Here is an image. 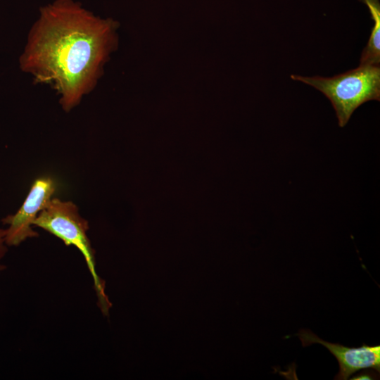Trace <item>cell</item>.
Instances as JSON below:
<instances>
[{
  "mask_svg": "<svg viewBox=\"0 0 380 380\" xmlns=\"http://www.w3.org/2000/svg\"><path fill=\"white\" fill-rule=\"evenodd\" d=\"M119 23L73 0L41 8L19 58L20 70L49 84L69 112L96 87L118 46Z\"/></svg>",
  "mask_w": 380,
  "mask_h": 380,
  "instance_id": "obj_1",
  "label": "cell"
},
{
  "mask_svg": "<svg viewBox=\"0 0 380 380\" xmlns=\"http://www.w3.org/2000/svg\"><path fill=\"white\" fill-rule=\"evenodd\" d=\"M33 226L54 235L66 246H74L81 252L93 279L99 307L108 316L111 303L105 292V283L96 272L95 253L87 236L88 221L80 215L77 206L72 201L53 197L39 213Z\"/></svg>",
  "mask_w": 380,
  "mask_h": 380,
  "instance_id": "obj_2",
  "label": "cell"
},
{
  "mask_svg": "<svg viewBox=\"0 0 380 380\" xmlns=\"http://www.w3.org/2000/svg\"><path fill=\"white\" fill-rule=\"evenodd\" d=\"M291 79L309 84L331 101L338 125L344 127L362 103L380 99V65H360L331 77L291 75Z\"/></svg>",
  "mask_w": 380,
  "mask_h": 380,
  "instance_id": "obj_3",
  "label": "cell"
},
{
  "mask_svg": "<svg viewBox=\"0 0 380 380\" xmlns=\"http://www.w3.org/2000/svg\"><path fill=\"white\" fill-rule=\"evenodd\" d=\"M56 191V183L51 177L34 180L18 211L1 220L4 224L8 225L4 236L7 246H18L28 239L38 236L39 234L32 229L33 222Z\"/></svg>",
  "mask_w": 380,
  "mask_h": 380,
  "instance_id": "obj_4",
  "label": "cell"
},
{
  "mask_svg": "<svg viewBox=\"0 0 380 380\" xmlns=\"http://www.w3.org/2000/svg\"><path fill=\"white\" fill-rule=\"evenodd\" d=\"M296 336L301 341L303 347L312 343H319L326 347L336 358L339 365V372L334 379L346 380L354 373L364 369H374L380 372V346L348 347L339 343L325 341L311 331L301 329Z\"/></svg>",
  "mask_w": 380,
  "mask_h": 380,
  "instance_id": "obj_5",
  "label": "cell"
},
{
  "mask_svg": "<svg viewBox=\"0 0 380 380\" xmlns=\"http://www.w3.org/2000/svg\"><path fill=\"white\" fill-rule=\"evenodd\" d=\"M365 4L372 15L374 25L372 29L368 43L363 50L360 65H379L380 63V4L379 0H360Z\"/></svg>",
  "mask_w": 380,
  "mask_h": 380,
  "instance_id": "obj_6",
  "label": "cell"
},
{
  "mask_svg": "<svg viewBox=\"0 0 380 380\" xmlns=\"http://www.w3.org/2000/svg\"><path fill=\"white\" fill-rule=\"evenodd\" d=\"M361 371L357 374L350 378L351 380H360V379H379V374L377 372H372L367 369Z\"/></svg>",
  "mask_w": 380,
  "mask_h": 380,
  "instance_id": "obj_7",
  "label": "cell"
},
{
  "mask_svg": "<svg viewBox=\"0 0 380 380\" xmlns=\"http://www.w3.org/2000/svg\"><path fill=\"white\" fill-rule=\"evenodd\" d=\"M5 229H0V260H2L8 251V246L4 240Z\"/></svg>",
  "mask_w": 380,
  "mask_h": 380,
  "instance_id": "obj_8",
  "label": "cell"
},
{
  "mask_svg": "<svg viewBox=\"0 0 380 380\" xmlns=\"http://www.w3.org/2000/svg\"><path fill=\"white\" fill-rule=\"evenodd\" d=\"M6 269V267L4 265L0 264V272H2Z\"/></svg>",
  "mask_w": 380,
  "mask_h": 380,
  "instance_id": "obj_9",
  "label": "cell"
}]
</instances>
